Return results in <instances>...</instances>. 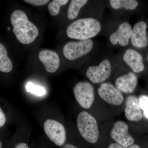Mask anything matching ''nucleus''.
<instances>
[{
    "label": "nucleus",
    "instance_id": "27",
    "mask_svg": "<svg viewBox=\"0 0 148 148\" xmlns=\"http://www.w3.org/2000/svg\"><path fill=\"white\" fill-rule=\"evenodd\" d=\"M128 148H141L140 146L137 145H135L133 144L132 145L130 146Z\"/></svg>",
    "mask_w": 148,
    "mask_h": 148
},
{
    "label": "nucleus",
    "instance_id": "30",
    "mask_svg": "<svg viewBox=\"0 0 148 148\" xmlns=\"http://www.w3.org/2000/svg\"><path fill=\"white\" fill-rule=\"evenodd\" d=\"M147 61L148 62V55H147Z\"/></svg>",
    "mask_w": 148,
    "mask_h": 148
},
{
    "label": "nucleus",
    "instance_id": "10",
    "mask_svg": "<svg viewBox=\"0 0 148 148\" xmlns=\"http://www.w3.org/2000/svg\"><path fill=\"white\" fill-rule=\"evenodd\" d=\"M38 57L48 73H55L60 66V58L54 51L42 49L39 53Z\"/></svg>",
    "mask_w": 148,
    "mask_h": 148
},
{
    "label": "nucleus",
    "instance_id": "2",
    "mask_svg": "<svg viewBox=\"0 0 148 148\" xmlns=\"http://www.w3.org/2000/svg\"><path fill=\"white\" fill-rule=\"evenodd\" d=\"M101 29V24L93 18H80L71 23L66 30L70 38L84 40L97 36Z\"/></svg>",
    "mask_w": 148,
    "mask_h": 148
},
{
    "label": "nucleus",
    "instance_id": "18",
    "mask_svg": "<svg viewBox=\"0 0 148 148\" xmlns=\"http://www.w3.org/2000/svg\"><path fill=\"white\" fill-rule=\"evenodd\" d=\"M111 6L114 9L124 8L126 10H134L138 7V3L135 0H111Z\"/></svg>",
    "mask_w": 148,
    "mask_h": 148
},
{
    "label": "nucleus",
    "instance_id": "8",
    "mask_svg": "<svg viewBox=\"0 0 148 148\" xmlns=\"http://www.w3.org/2000/svg\"><path fill=\"white\" fill-rule=\"evenodd\" d=\"M98 92L103 100L112 106H119L123 103L124 97L122 92L110 83L101 84Z\"/></svg>",
    "mask_w": 148,
    "mask_h": 148
},
{
    "label": "nucleus",
    "instance_id": "21",
    "mask_svg": "<svg viewBox=\"0 0 148 148\" xmlns=\"http://www.w3.org/2000/svg\"><path fill=\"white\" fill-rule=\"evenodd\" d=\"M139 106L142 109L144 114L148 119V96L146 95H141L138 98Z\"/></svg>",
    "mask_w": 148,
    "mask_h": 148
},
{
    "label": "nucleus",
    "instance_id": "7",
    "mask_svg": "<svg viewBox=\"0 0 148 148\" xmlns=\"http://www.w3.org/2000/svg\"><path fill=\"white\" fill-rule=\"evenodd\" d=\"M44 130L49 138L57 146H63L66 140L64 125L54 120H47L44 124Z\"/></svg>",
    "mask_w": 148,
    "mask_h": 148
},
{
    "label": "nucleus",
    "instance_id": "20",
    "mask_svg": "<svg viewBox=\"0 0 148 148\" xmlns=\"http://www.w3.org/2000/svg\"><path fill=\"white\" fill-rule=\"evenodd\" d=\"M27 92H32L39 96H42L45 94L46 90L44 88L36 85L31 82H28L26 86Z\"/></svg>",
    "mask_w": 148,
    "mask_h": 148
},
{
    "label": "nucleus",
    "instance_id": "25",
    "mask_svg": "<svg viewBox=\"0 0 148 148\" xmlns=\"http://www.w3.org/2000/svg\"><path fill=\"white\" fill-rule=\"evenodd\" d=\"M108 148H124L120 145L116 143H112L109 145Z\"/></svg>",
    "mask_w": 148,
    "mask_h": 148
},
{
    "label": "nucleus",
    "instance_id": "1",
    "mask_svg": "<svg viewBox=\"0 0 148 148\" xmlns=\"http://www.w3.org/2000/svg\"><path fill=\"white\" fill-rule=\"evenodd\" d=\"M10 20L13 27L14 34L19 42L28 45L34 41L38 35V30L34 24L29 21L24 11L19 10L14 11Z\"/></svg>",
    "mask_w": 148,
    "mask_h": 148
},
{
    "label": "nucleus",
    "instance_id": "12",
    "mask_svg": "<svg viewBox=\"0 0 148 148\" xmlns=\"http://www.w3.org/2000/svg\"><path fill=\"white\" fill-rule=\"evenodd\" d=\"M125 115L127 119L131 121H140L143 119L138 99L135 95H129L126 98Z\"/></svg>",
    "mask_w": 148,
    "mask_h": 148
},
{
    "label": "nucleus",
    "instance_id": "19",
    "mask_svg": "<svg viewBox=\"0 0 148 148\" xmlns=\"http://www.w3.org/2000/svg\"><path fill=\"white\" fill-rule=\"evenodd\" d=\"M68 0H53L48 5V10L51 15L54 16L58 15L62 6L66 5Z\"/></svg>",
    "mask_w": 148,
    "mask_h": 148
},
{
    "label": "nucleus",
    "instance_id": "22",
    "mask_svg": "<svg viewBox=\"0 0 148 148\" xmlns=\"http://www.w3.org/2000/svg\"><path fill=\"white\" fill-rule=\"evenodd\" d=\"M24 1L30 4L36 6L45 5L49 1V0H25Z\"/></svg>",
    "mask_w": 148,
    "mask_h": 148
},
{
    "label": "nucleus",
    "instance_id": "17",
    "mask_svg": "<svg viewBox=\"0 0 148 148\" xmlns=\"http://www.w3.org/2000/svg\"><path fill=\"white\" fill-rule=\"evenodd\" d=\"M87 0H72L67 11V17L69 20L76 18L81 8L87 3Z\"/></svg>",
    "mask_w": 148,
    "mask_h": 148
},
{
    "label": "nucleus",
    "instance_id": "5",
    "mask_svg": "<svg viewBox=\"0 0 148 148\" xmlns=\"http://www.w3.org/2000/svg\"><path fill=\"white\" fill-rule=\"evenodd\" d=\"M74 96L77 102L83 108L89 109L95 100L94 88L87 81L77 83L73 88Z\"/></svg>",
    "mask_w": 148,
    "mask_h": 148
},
{
    "label": "nucleus",
    "instance_id": "23",
    "mask_svg": "<svg viewBox=\"0 0 148 148\" xmlns=\"http://www.w3.org/2000/svg\"><path fill=\"white\" fill-rule=\"evenodd\" d=\"M6 121L5 115L2 110L1 108L0 109V127L3 126L5 123Z\"/></svg>",
    "mask_w": 148,
    "mask_h": 148
},
{
    "label": "nucleus",
    "instance_id": "29",
    "mask_svg": "<svg viewBox=\"0 0 148 148\" xmlns=\"http://www.w3.org/2000/svg\"><path fill=\"white\" fill-rule=\"evenodd\" d=\"M8 31L10 30V27H8Z\"/></svg>",
    "mask_w": 148,
    "mask_h": 148
},
{
    "label": "nucleus",
    "instance_id": "14",
    "mask_svg": "<svg viewBox=\"0 0 148 148\" xmlns=\"http://www.w3.org/2000/svg\"><path fill=\"white\" fill-rule=\"evenodd\" d=\"M147 24L144 21H139L134 25L131 38V43L133 46L142 48L147 45Z\"/></svg>",
    "mask_w": 148,
    "mask_h": 148
},
{
    "label": "nucleus",
    "instance_id": "3",
    "mask_svg": "<svg viewBox=\"0 0 148 148\" xmlns=\"http://www.w3.org/2000/svg\"><path fill=\"white\" fill-rule=\"evenodd\" d=\"M77 125L80 135L88 143L94 144L98 141L99 137L98 123L90 114L85 111L81 112L77 118Z\"/></svg>",
    "mask_w": 148,
    "mask_h": 148
},
{
    "label": "nucleus",
    "instance_id": "16",
    "mask_svg": "<svg viewBox=\"0 0 148 148\" xmlns=\"http://www.w3.org/2000/svg\"><path fill=\"white\" fill-rule=\"evenodd\" d=\"M13 68L12 62L8 56L6 49L2 44H0V71L3 73L10 72Z\"/></svg>",
    "mask_w": 148,
    "mask_h": 148
},
{
    "label": "nucleus",
    "instance_id": "24",
    "mask_svg": "<svg viewBox=\"0 0 148 148\" xmlns=\"http://www.w3.org/2000/svg\"><path fill=\"white\" fill-rule=\"evenodd\" d=\"M14 148H29L27 144L25 143H18L16 145Z\"/></svg>",
    "mask_w": 148,
    "mask_h": 148
},
{
    "label": "nucleus",
    "instance_id": "9",
    "mask_svg": "<svg viewBox=\"0 0 148 148\" xmlns=\"http://www.w3.org/2000/svg\"><path fill=\"white\" fill-rule=\"evenodd\" d=\"M112 67L108 59L103 60L98 66H90L86 71L88 78L92 83L103 82L110 76Z\"/></svg>",
    "mask_w": 148,
    "mask_h": 148
},
{
    "label": "nucleus",
    "instance_id": "28",
    "mask_svg": "<svg viewBox=\"0 0 148 148\" xmlns=\"http://www.w3.org/2000/svg\"><path fill=\"white\" fill-rule=\"evenodd\" d=\"M2 144L1 143H0V148H2Z\"/></svg>",
    "mask_w": 148,
    "mask_h": 148
},
{
    "label": "nucleus",
    "instance_id": "4",
    "mask_svg": "<svg viewBox=\"0 0 148 148\" xmlns=\"http://www.w3.org/2000/svg\"><path fill=\"white\" fill-rule=\"evenodd\" d=\"M93 45L90 39L69 42L64 46L63 53L69 60H75L90 52Z\"/></svg>",
    "mask_w": 148,
    "mask_h": 148
},
{
    "label": "nucleus",
    "instance_id": "13",
    "mask_svg": "<svg viewBox=\"0 0 148 148\" xmlns=\"http://www.w3.org/2000/svg\"><path fill=\"white\" fill-rule=\"evenodd\" d=\"M115 84L116 87L121 92L132 93L137 87L138 78L135 73L130 72L117 78Z\"/></svg>",
    "mask_w": 148,
    "mask_h": 148
},
{
    "label": "nucleus",
    "instance_id": "6",
    "mask_svg": "<svg viewBox=\"0 0 148 148\" xmlns=\"http://www.w3.org/2000/svg\"><path fill=\"white\" fill-rule=\"evenodd\" d=\"M110 136L116 143L124 148H128L135 142L134 138L128 132L127 123L123 121H118L114 123Z\"/></svg>",
    "mask_w": 148,
    "mask_h": 148
},
{
    "label": "nucleus",
    "instance_id": "26",
    "mask_svg": "<svg viewBox=\"0 0 148 148\" xmlns=\"http://www.w3.org/2000/svg\"><path fill=\"white\" fill-rule=\"evenodd\" d=\"M63 148H79L73 145H70V144H67L66 145L64 146Z\"/></svg>",
    "mask_w": 148,
    "mask_h": 148
},
{
    "label": "nucleus",
    "instance_id": "11",
    "mask_svg": "<svg viewBox=\"0 0 148 148\" xmlns=\"http://www.w3.org/2000/svg\"><path fill=\"white\" fill-rule=\"evenodd\" d=\"M132 29L130 24L124 22L119 25L115 32L110 35V40L114 45L118 43L121 46L127 45L132 36Z\"/></svg>",
    "mask_w": 148,
    "mask_h": 148
},
{
    "label": "nucleus",
    "instance_id": "15",
    "mask_svg": "<svg viewBox=\"0 0 148 148\" xmlns=\"http://www.w3.org/2000/svg\"><path fill=\"white\" fill-rule=\"evenodd\" d=\"M123 59L134 73H141L145 69L143 56L136 50L127 49L125 52Z\"/></svg>",
    "mask_w": 148,
    "mask_h": 148
}]
</instances>
